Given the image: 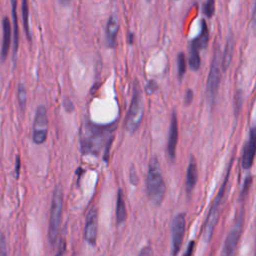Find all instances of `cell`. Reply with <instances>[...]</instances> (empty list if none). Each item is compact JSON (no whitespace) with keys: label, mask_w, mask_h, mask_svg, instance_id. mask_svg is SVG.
Instances as JSON below:
<instances>
[{"label":"cell","mask_w":256,"mask_h":256,"mask_svg":"<svg viewBox=\"0 0 256 256\" xmlns=\"http://www.w3.org/2000/svg\"><path fill=\"white\" fill-rule=\"evenodd\" d=\"M112 128L87 123L81 134V150L84 154H98L103 148L106 136L111 135Z\"/></svg>","instance_id":"6da1fadb"},{"label":"cell","mask_w":256,"mask_h":256,"mask_svg":"<svg viewBox=\"0 0 256 256\" xmlns=\"http://www.w3.org/2000/svg\"><path fill=\"white\" fill-rule=\"evenodd\" d=\"M146 189L150 200L155 205H160L165 196L166 185L164 182L160 164L155 156L151 158L149 163Z\"/></svg>","instance_id":"7a4b0ae2"},{"label":"cell","mask_w":256,"mask_h":256,"mask_svg":"<svg viewBox=\"0 0 256 256\" xmlns=\"http://www.w3.org/2000/svg\"><path fill=\"white\" fill-rule=\"evenodd\" d=\"M232 162H233V160L230 162V165L228 166L224 181H223L217 195L215 196V198H214V200H213V202L210 206V209L208 211L206 220L204 222L203 231H202V238L205 242H209L211 240L214 229H215V226L218 222L220 211H221V205H222V202H223V199H224V196H225V192H226V187H227V182H228V179H229V173H230V168H231Z\"/></svg>","instance_id":"3957f363"},{"label":"cell","mask_w":256,"mask_h":256,"mask_svg":"<svg viewBox=\"0 0 256 256\" xmlns=\"http://www.w3.org/2000/svg\"><path fill=\"white\" fill-rule=\"evenodd\" d=\"M144 115V101L141 86L136 79L133 84L132 98L125 119V128L128 132L134 133L140 126Z\"/></svg>","instance_id":"277c9868"},{"label":"cell","mask_w":256,"mask_h":256,"mask_svg":"<svg viewBox=\"0 0 256 256\" xmlns=\"http://www.w3.org/2000/svg\"><path fill=\"white\" fill-rule=\"evenodd\" d=\"M63 211V190L61 186H56L53 192L51 209H50V218L48 226V239L50 244H55L62 219Z\"/></svg>","instance_id":"5b68a950"},{"label":"cell","mask_w":256,"mask_h":256,"mask_svg":"<svg viewBox=\"0 0 256 256\" xmlns=\"http://www.w3.org/2000/svg\"><path fill=\"white\" fill-rule=\"evenodd\" d=\"M221 54L220 49L218 46L214 49V54L212 58V62L210 65L209 74L207 77V83H206V92L207 97L211 99L212 101L215 98V94L218 90L220 80H221Z\"/></svg>","instance_id":"8992f818"},{"label":"cell","mask_w":256,"mask_h":256,"mask_svg":"<svg viewBox=\"0 0 256 256\" xmlns=\"http://www.w3.org/2000/svg\"><path fill=\"white\" fill-rule=\"evenodd\" d=\"M243 224H244V212L243 210H241L238 216L236 217L229 233L225 238L221 256H235L238 242L242 234Z\"/></svg>","instance_id":"52a82bcc"},{"label":"cell","mask_w":256,"mask_h":256,"mask_svg":"<svg viewBox=\"0 0 256 256\" xmlns=\"http://www.w3.org/2000/svg\"><path fill=\"white\" fill-rule=\"evenodd\" d=\"M48 134V116L47 109L44 105H39L36 109L32 139L35 144H42L46 141Z\"/></svg>","instance_id":"ba28073f"},{"label":"cell","mask_w":256,"mask_h":256,"mask_svg":"<svg viewBox=\"0 0 256 256\" xmlns=\"http://www.w3.org/2000/svg\"><path fill=\"white\" fill-rule=\"evenodd\" d=\"M185 227H186V220L185 214L179 213L177 214L171 224V240H172V255L176 256L183 243L184 234H185Z\"/></svg>","instance_id":"9c48e42d"},{"label":"cell","mask_w":256,"mask_h":256,"mask_svg":"<svg viewBox=\"0 0 256 256\" xmlns=\"http://www.w3.org/2000/svg\"><path fill=\"white\" fill-rule=\"evenodd\" d=\"M97 231H98V212L96 207H92L86 216L84 237L88 244L95 245L97 241Z\"/></svg>","instance_id":"30bf717a"},{"label":"cell","mask_w":256,"mask_h":256,"mask_svg":"<svg viewBox=\"0 0 256 256\" xmlns=\"http://www.w3.org/2000/svg\"><path fill=\"white\" fill-rule=\"evenodd\" d=\"M255 150H256V134H255V128L252 127L249 131L248 141L243 149V154L241 158V166L244 170L251 168L254 161Z\"/></svg>","instance_id":"8fae6325"},{"label":"cell","mask_w":256,"mask_h":256,"mask_svg":"<svg viewBox=\"0 0 256 256\" xmlns=\"http://www.w3.org/2000/svg\"><path fill=\"white\" fill-rule=\"evenodd\" d=\"M177 142H178V121H177L176 113L173 112L171 115L168 139H167V147H166L167 154L171 161H173L176 156Z\"/></svg>","instance_id":"7c38bea8"},{"label":"cell","mask_w":256,"mask_h":256,"mask_svg":"<svg viewBox=\"0 0 256 256\" xmlns=\"http://www.w3.org/2000/svg\"><path fill=\"white\" fill-rule=\"evenodd\" d=\"M118 30H119L118 17L115 13H113V14L110 15V17L108 19V22H107V25H106V30H105L106 44L109 47H113L115 45Z\"/></svg>","instance_id":"4fadbf2b"},{"label":"cell","mask_w":256,"mask_h":256,"mask_svg":"<svg viewBox=\"0 0 256 256\" xmlns=\"http://www.w3.org/2000/svg\"><path fill=\"white\" fill-rule=\"evenodd\" d=\"M198 180V169H197V164L196 160L193 156L190 157L189 165L187 167V172H186V181H185V188L187 193H190Z\"/></svg>","instance_id":"5bb4252c"},{"label":"cell","mask_w":256,"mask_h":256,"mask_svg":"<svg viewBox=\"0 0 256 256\" xmlns=\"http://www.w3.org/2000/svg\"><path fill=\"white\" fill-rule=\"evenodd\" d=\"M234 48H235L234 35H233V33H230L229 36L227 37V40H226V43L224 46V52L221 56V68L223 71H225L229 67V65L232 61Z\"/></svg>","instance_id":"9a60e30c"},{"label":"cell","mask_w":256,"mask_h":256,"mask_svg":"<svg viewBox=\"0 0 256 256\" xmlns=\"http://www.w3.org/2000/svg\"><path fill=\"white\" fill-rule=\"evenodd\" d=\"M2 24H3V41H2V48H1V60L4 61L8 54L10 43H11V25H10V20L7 16L3 17Z\"/></svg>","instance_id":"2e32d148"},{"label":"cell","mask_w":256,"mask_h":256,"mask_svg":"<svg viewBox=\"0 0 256 256\" xmlns=\"http://www.w3.org/2000/svg\"><path fill=\"white\" fill-rule=\"evenodd\" d=\"M209 40V30L207 27V24L205 22L204 19L201 20V31L200 34L193 39V41L191 42V44L197 49V50H201L204 49L207 46Z\"/></svg>","instance_id":"e0dca14e"},{"label":"cell","mask_w":256,"mask_h":256,"mask_svg":"<svg viewBox=\"0 0 256 256\" xmlns=\"http://www.w3.org/2000/svg\"><path fill=\"white\" fill-rule=\"evenodd\" d=\"M127 218V209L124 200V194L122 189H118L117 201H116V221L117 224H122Z\"/></svg>","instance_id":"ac0fdd59"},{"label":"cell","mask_w":256,"mask_h":256,"mask_svg":"<svg viewBox=\"0 0 256 256\" xmlns=\"http://www.w3.org/2000/svg\"><path fill=\"white\" fill-rule=\"evenodd\" d=\"M16 1L12 2V19H13V51L14 55L18 49V39H19V30L17 24V15H16Z\"/></svg>","instance_id":"d6986e66"},{"label":"cell","mask_w":256,"mask_h":256,"mask_svg":"<svg viewBox=\"0 0 256 256\" xmlns=\"http://www.w3.org/2000/svg\"><path fill=\"white\" fill-rule=\"evenodd\" d=\"M200 55H199V50H197L192 44H190L189 47V57H188V64L190 68L194 71L198 70L200 67Z\"/></svg>","instance_id":"ffe728a7"},{"label":"cell","mask_w":256,"mask_h":256,"mask_svg":"<svg viewBox=\"0 0 256 256\" xmlns=\"http://www.w3.org/2000/svg\"><path fill=\"white\" fill-rule=\"evenodd\" d=\"M22 20H23V26H24L27 38L31 40V32L29 28V7H28V2L26 0L22 1Z\"/></svg>","instance_id":"44dd1931"},{"label":"cell","mask_w":256,"mask_h":256,"mask_svg":"<svg viewBox=\"0 0 256 256\" xmlns=\"http://www.w3.org/2000/svg\"><path fill=\"white\" fill-rule=\"evenodd\" d=\"M17 98H18L20 108L22 110H24L25 106H26V101H27V90H26L25 85L23 83H19V85H18Z\"/></svg>","instance_id":"7402d4cb"},{"label":"cell","mask_w":256,"mask_h":256,"mask_svg":"<svg viewBox=\"0 0 256 256\" xmlns=\"http://www.w3.org/2000/svg\"><path fill=\"white\" fill-rule=\"evenodd\" d=\"M176 62H177L178 77H179V79H181V78L183 77V75L185 74V72H186V57H185L184 53L180 52V53L177 55Z\"/></svg>","instance_id":"603a6c76"},{"label":"cell","mask_w":256,"mask_h":256,"mask_svg":"<svg viewBox=\"0 0 256 256\" xmlns=\"http://www.w3.org/2000/svg\"><path fill=\"white\" fill-rule=\"evenodd\" d=\"M215 12V2L213 0L207 1L204 3L203 5V13L207 16V17H212L213 14Z\"/></svg>","instance_id":"cb8c5ba5"},{"label":"cell","mask_w":256,"mask_h":256,"mask_svg":"<svg viewBox=\"0 0 256 256\" xmlns=\"http://www.w3.org/2000/svg\"><path fill=\"white\" fill-rule=\"evenodd\" d=\"M0 256H7V248H6V239L4 233L0 230Z\"/></svg>","instance_id":"d4e9b609"},{"label":"cell","mask_w":256,"mask_h":256,"mask_svg":"<svg viewBox=\"0 0 256 256\" xmlns=\"http://www.w3.org/2000/svg\"><path fill=\"white\" fill-rule=\"evenodd\" d=\"M235 99H236V102H235V103H236V104H235V114L238 115V113H239V111H240V109H241L242 101H243V93H242L241 90H238Z\"/></svg>","instance_id":"484cf974"},{"label":"cell","mask_w":256,"mask_h":256,"mask_svg":"<svg viewBox=\"0 0 256 256\" xmlns=\"http://www.w3.org/2000/svg\"><path fill=\"white\" fill-rule=\"evenodd\" d=\"M158 89V84L155 80L151 79L149 80V82L147 83V85L145 86V90H146V93L147 94H152L154 93L156 90Z\"/></svg>","instance_id":"4316f807"},{"label":"cell","mask_w":256,"mask_h":256,"mask_svg":"<svg viewBox=\"0 0 256 256\" xmlns=\"http://www.w3.org/2000/svg\"><path fill=\"white\" fill-rule=\"evenodd\" d=\"M129 181L132 185H137L138 183V176H137V172L134 166H131L130 170H129Z\"/></svg>","instance_id":"83f0119b"},{"label":"cell","mask_w":256,"mask_h":256,"mask_svg":"<svg viewBox=\"0 0 256 256\" xmlns=\"http://www.w3.org/2000/svg\"><path fill=\"white\" fill-rule=\"evenodd\" d=\"M193 100V91L191 89H187L184 94V103L185 105H189Z\"/></svg>","instance_id":"f1b7e54d"},{"label":"cell","mask_w":256,"mask_h":256,"mask_svg":"<svg viewBox=\"0 0 256 256\" xmlns=\"http://www.w3.org/2000/svg\"><path fill=\"white\" fill-rule=\"evenodd\" d=\"M65 249H66V243H65V240L61 239L59 245H58V249H57V252L54 256H63L64 252H65Z\"/></svg>","instance_id":"f546056e"},{"label":"cell","mask_w":256,"mask_h":256,"mask_svg":"<svg viewBox=\"0 0 256 256\" xmlns=\"http://www.w3.org/2000/svg\"><path fill=\"white\" fill-rule=\"evenodd\" d=\"M138 256H153V250L150 246H145L140 250Z\"/></svg>","instance_id":"4dcf8cb0"},{"label":"cell","mask_w":256,"mask_h":256,"mask_svg":"<svg viewBox=\"0 0 256 256\" xmlns=\"http://www.w3.org/2000/svg\"><path fill=\"white\" fill-rule=\"evenodd\" d=\"M20 165H21V161H20V157L19 155L16 156V165H15V174H16V178L19 177V173H20Z\"/></svg>","instance_id":"1f68e13d"},{"label":"cell","mask_w":256,"mask_h":256,"mask_svg":"<svg viewBox=\"0 0 256 256\" xmlns=\"http://www.w3.org/2000/svg\"><path fill=\"white\" fill-rule=\"evenodd\" d=\"M193 248H194V242L192 241V242L189 243V245H188V247H187V250H186V253H185L184 256H191V253H192V251H193Z\"/></svg>","instance_id":"d6a6232c"},{"label":"cell","mask_w":256,"mask_h":256,"mask_svg":"<svg viewBox=\"0 0 256 256\" xmlns=\"http://www.w3.org/2000/svg\"><path fill=\"white\" fill-rule=\"evenodd\" d=\"M133 37H134V35H133V33H131V32H129V37H128V42L130 43V44H132L133 43Z\"/></svg>","instance_id":"836d02e7"},{"label":"cell","mask_w":256,"mask_h":256,"mask_svg":"<svg viewBox=\"0 0 256 256\" xmlns=\"http://www.w3.org/2000/svg\"><path fill=\"white\" fill-rule=\"evenodd\" d=\"M72 256H78V255H77V254H76V253H74V254H73V255H72Z\"/></svg>","instance_id":"e575fe53"}]
</instances>
